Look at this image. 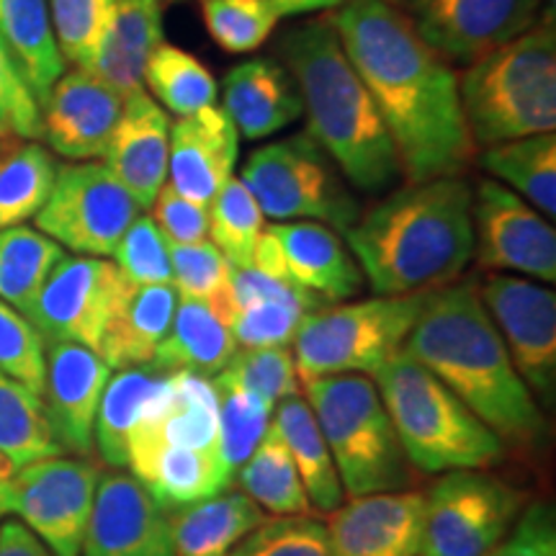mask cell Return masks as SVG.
Instances as JSON below:
<instances>
[{
  "label": "cell",
  "instance_id": "obj_4",
  "mask_svg": "<svg viewBox=\"0 0 556 556\" xmlns=\"http://www.w3.org/2000/svg\"><path fill=\"white\" fill-rule=\"evenodd\" d=\"M281 54L302 101V114H307V135L356 189L366 193L392 189L402 178L397 150L332 21H309L291 29L283 37Z\"/></svg>",
  "mask_w": 556,
  "mask_h": 556
},
{
  "label": "cell",
  "instance_id": "obj_31",
  "mask_svg": "<svg viewBox=\"0 0 556 556\" xmlns=\"http://www.w3.org/2000/svg\"><path fill=\"white\" fill-rule=\"evenodd\" d=\"M270 422L287 443L296 475L309 497L312 513L330 516L332 510H338L345 503V490L343 482H340L336 462H332L328 441H325L307 400L302 394L281 400L274 407Z\"/></svg>",
  "mask_w": 556,
  "mask_h": 556
},
{
  "label": "cell",
  "instance_id": "obj_23",
  "mask_svg": "<svg viewBox=\"0 0 556 556\" xmlns=\"http://www.w3.org/2000/svg\"><path fill=\"white\" fill-rule=\"evenodd\" d=\"M240 155V135L225 109L206 106L197 114L170 122L168 186L180 197L212 204L222 186L235 176Z\"/></svg>",
  "mask_w": 556,
  "mask_h": 556
},
{
  "label": "cell",
  "instance_id": "obj_10",
  "mask_svg": "<svg viewBox=\"0 0 556 556\" xmlns=\"http://www.w3.org/2000/svg\"><path fill=\"white\" fill-rule=\"evenodd\" d=\"M523 510V492L484 469L446 471L426 495L420 556H486Z\"/></svg>",
  "mask_w": 556,
  "mask_h": 556
},
{
  "label": "cell",
  "instance_id": "obj_41",
  "mask_svg": "<svg viewBox=\"0 0 556 556\" xmlns=\"http://www.w3.org/2000/svg\"><path fill=\"white\" fill-rule=\"evenodd\" d=\"M199 5L208 37L229 54L255 52L278 24L268 0H199Z\"/></svg>",
  "mask_w": 556,
  "mask_h": 556
},
{
  "label": "cell",
  "instance_id": "obj_15",
  "mask_svg": "<svg viewBox=\"0 0 556 556\" xmlns=\"http://www.w3.org/2000/svg\"><path fill=\"white\" fill-rule=\"evenodd\" d=\"M479 287L518 377L539 405L556 400V294L526 276L492 274Z\"/></svg>",
  "mask_w": 556,
  "mask_h": 556
},
{
  "label": "cell",
  "instance_id": "obj_45",
  "mask_svg": "<svg viewBox=\"0 0 556 556\" xmlns=\"http://www.w3.org/2000/svg\"><path fill=\"white\" fill-rule=\"evenodd\" d=\"M307 312L315 309L302 302L268 299V302H253L235 309L227 328L238 348H289Z\"/></svg>",
  "mask_w": 556,
  "mask_h": 556
},
{
  "label": "cell",
  "instance_id": "obj_2",
  "mask_svg": "<svg viewBox=\"0 0 556 556\" xmlns=\"http://www.w3.org/2000/svg\"><path fill=\"white\" fill-rule=\"evenodd\" d=\"M405 351L446 384L500 441L531 446L544 435V409L518 377L477 281L430 291L405 340Z\"/></svg>",
  "mask_w": 556,
  "mask_h": 556
},
{
  "label": "cell",
  "instance_id": "obj_8",
  "mask_svg": "<svg viewBox=\"0 0 556 556\" xmlns=\"http://www.w3.org/2000/svg\"><path fill=\"white\" fill-rule=\"evenodd\" d=\"M426 296H371L307 312L291 343L299 381L336 374H374L405 348Z\"/></svg>",
  "mask_w": 556,
  "mask_h": 556
},
{
  "label": "cell",
  "instance_id": "obj_35",
  "mask_svg": "<svg viewBox=\"0 0 556 556\" xmlns=\"http://www.w3.org/2000/svg\"><path fill=\"white\" fill-rule=\"evenodd\" d=\"M142 88L173 116L197 114L217 101V80L212 70L197 60V54L168 41H163L148 60Z\"/></svg>",
  "mask_w": 556,
  "mask_h": 556
},
{
  "label": "cell",
  "instance_id": "obj_24",
  "mask_svg": "<svg viewBox=\"0 0 556 556\" xmlns=\"http://www.w3.org/2000/svg\"><path fill=\"white\" fill-rule=\"evenodd\" d=\"M222 109L245 139H266L302 116L294 80L274 60H248L229 70Z\"/></svg>",
  "mask_w": 556,
  "mask_h": 556
},
{
  "label": "cell",
  "instance_id": "obj_25",
  "mask_svg": "<svg viewBox=\"0 0 556 556\" xmlns=\"http://www.w3.org/2000/svg\"><path fill=\"white\" fill-rule=\"evenodd\" d=\"M163 41V0H119L86 73L129 96L142 88L148 60Z\"/></svg>",
  "mask_w": 556,
  "mask_h": 556
},
{
  "label": "cell",
  "instance_id": "obj_3",
  "mask_svg": "<svg viewBox=\"0 0 556 556\" xmlns=\"http://www.w3.org/2000/svg\"><path fill=\"white\" fill-rule=\"evenodd\" d=\"M343 235L374 294H430L456 283L475 258L471 186L462 176L407 184Z\"/></svg>",
  "mask_w": 556,
  "mask_h": 556
},
{
  "label": "cell",
  "instance_id": "obj_34",
  "mask_svg": "<svg viewBox=\"0 0 556 556\" xmlns=\"http://www.w3.org/2000/svg\"><path fill=\"white\" fill-rule=\"evenodd\" d=\"M235 479L240 482V492H245L263 513H270V516H309L312 513L302 479L274 422Z\"/></svg>",
  "mask_w": 556,
  "mask_h": 556
},
{
  "label": "cell",
  "instance_id": "obj_22",
  "mask_svg": "<svg viewBox=\"0 0 556 556\" xmlns=\"http://www.w3.org/2000/svg\"><path fill=\"white\" fill-rule=\"evenodd\" d=\"M266 229L276 240L281 278L291 287L323 304L361 294L364 274L336 229L323 222H276Z\"/></svg>",
  "mask_w": 556,
  "mask_h": 556
},
{
  "label": "cell",
  "instance_id": "obj_32",
  "mask_svg": "<svg viewBox=\"0 0 556 556\" xmlns=\"http://www.w3.org/2000/svg\"><path fill=\"white\" fill-rule=\"evenodd\" d=\"M479 163L492 178L516 191L520 199L544 214L548 222L556 217V135L520 137L510 142L484 148Z\"/></svg>",
  "mask_w": 556,
  "mask_h": 556
},
{
  "label": "cell",
  "instance_id": "obj_16",
  "mask_svg": "<svg viewBox=\"0 0 556 556\" xmlns=\"http://www.w3.org/2000/svg\"><path fill=\"white\" fill-rule=\"evenodd\" d=\"M471 225L479 268L556 281L554 225L500 180L482 178L471 191Z\"/></svg>",
  "mask_w": 556,
  "mask_h": 556
},
{
  "label": "cell",
  "instance_id": "obj_13",
  "mask_svg": "<svg viewBox=\"0 0 556 556\" xmlns=\"http://www.w3.org/2000/svg\"><path fill=\"white\" fill-rule=\"evenodd\" d=\"M124 289L127 281L111 261L65 255L24 315L45 343H78L99 353L103 330Z\"/></svg>",
  "mask_w": 556,
  "mask_h": 556
},
{
  "label": "cell",
  "instance_id": "obj_42",
  "mask_svg": "<svg viewBox=\"0 0 556 556\" xmlns=\"http://www.w3.org/2000/svg\"><path fill=\"white\" fill-rule=\"evenodd\" d=\"M62 60L88 70L119 0H47Z\"/></svg>",
  "mask_w": 556,
  "mask_h": 556
},
{
  "label": "cell",
  "instance_id": "obj_1",
  "mask_svg": "<svg viewBox=\"0 0 556 556\" xmlns=\"http://www.w3.org/2000/svg\"><path fill=\"white\" fill-rule=\"evenodd\" d=\"M377 103L407 184L462 176L475 160L458 75L389 0H348L330 16Z\"/></svg>",
  "mask_w": 556,
  "mask_h": 556
},
{
  "label": "cell",
  "instance_id": "obj_21",
  "mask_svg": "<svg viewBox=\"0 0 556 556\" xmlns=\"http://www.w3.org/2000/svg\"><path fill=\"white\" fill-rule=\"evenodd\" d=\"M168 152L170 114L144 88L131 90L101 157L139 208H150L168 184Z\"/></svg>",
  "mask_w": 556,
  "mask_h": 556
},
{
  "label": "cell",
  "instance_id": "obj_47",
  "mask_svg": "<svg viewBox=\"0 0 556 556\" xmlns=\"http://www.w3.org/2000/svg\"><path fill=\"white\" fill-rule=\"evenodd\" d=\"M168 258L170 283L178 291V296L212 299L227 283L229 261L208 238L191 242V245L168 242Z\"/></svg>",
  "mask_w": 556,
  "mask_h": 556
},
{
  "label": "cell",
  "instance_id": "obj_39",
  "mask_svg": "<svg viewBox=\"0 0 556 556\" xmlns=\"http://www.w3.org/2000/svg\"><path fill=\"white\" fill-rule=\"evenodd\" d=\"M212 384L217 389H242L258 394L270 405L302 394L294 356L289 348H240L219 374H214Z\"/></svg>",
  "mask_w": 556,
  "mask_h": 556
},
{
  "label": "cell",
  "instance_id": "obj_28",
  "mask_svg": "<svg viewBox=\"0 0 556 556\" xmlns=\"http://www.w3.org/2000/svg\"><path fill=\"white\" fill-rule=\"evenodd\" d=\"M232 332L208 299L178 296L170 330L150 366L165 374H197L212 379L235 356Z\"/></svg>",
  "mask_w": 556,
  "mask_h": 556
},
{
  "label": "cell",
  "instance_id": "obj_12",
  "mask_svg": "<svg viewBox=\"0 0 556 556\" xmlns=\"http://www.w3.org/2000/svg\"><path fill=\"white\" fill-rule=\"evenodd\" d=\"M139 212L142 208L106 165L83 160L58 165L50 199L34 222L41 235L75 255L109 258Z\"/></svg>",
  "mask_w": 556,
  "mask_h": 556
},
{
  "label": "cell",
  "instance_id": "obj_54",
  "mask_svg": "<svg viewBox=\"0 0 556 556\" xmlns=\"http://www.w3.org/2000/svg\"><path fill=\"white\" fill-rule=\"evenodd\" d=\"M163 3H180V0H163Z\"/></svg>",
  "mask_w": 556,
  "mask_h": 556
},
{
  "label": "cell",
  "instance_id": "obj_55",
  "mask_svg": "<svg viewBox=\"0 0 556 556\" xmlns=\"http://www.w3.org/2000/svg\"><path fill=\"white\" fill-rule=\"evenodd\" d=\"M389 3H392V5H397V3H400V0H389Z\"/></svg>",
  "mask_w": 556,
  "mask_h": 556
},
{
  "label": "cell",
  "instance_id": "obj_19",
  "mask_svg": "<svg viewBox=\"0 0 556 556\" xmlns=\"http://www.w3.org/2000/svg\"><path fill=\"white\" fill-rule=\"evenodd\" d=\"M422 526L426 495L394 490L351 497L325 528L336 556H420Z\"/></svg>",
  "mask_w": 556,
  "mask_h": 556
},
{
  "label": "cell",
  "instance_id": "obj_48",
  "mask_svg": "<svg viewBox=\"0 0 556 556\" xmlns=\"http://www.w3.org/2000/svg\"><path fill=\"white\" fill-rule=\"evenodd\" d=\"M39 142L41 109L0 41V142Z\"/></svg>",
  "mask_w": 556,
  "mask_h": 556
},
{
  "label": "cell",
  "instance_id": "obj_26",
  "mask_svg": "<svg viewBox=\"0 0 556 556\" xmlns=\"http://www.w3.org/2000/svg\"><path fill=\"white\" fill-rule=\"evenodd\" d=\"M176 304L178 291L173 283H127L99 345V356L106 361L111 371L152 364L160 343L168 336Z\"/></svg>",
  "mask_w": 556,
  "mask_h": 556
},
{
  "label": "cell",
  "instance_id": "obj_36",
  "mask_svg": "<svg viewBox=\"0 0 556 556\" xmlns=\"http://www.w3.org/2000/svg\"><path fill=\"white\" fill-rule=\"evenodd\" d=\"M62 258L65 248L39 229L24 225L0 229V299L26 312Z\"/></svg>",
  "mask_w": 556,
  "mask_h": 556
},
{
  "label": "cell",
  "instance_id": "obj_18",
  "mask_svg": "<svg viewBox=\"0 0 556 556\" xmlns=\"http://www.w3.org/2000/svg\"><path fill=\"white\" fill-rule=\"evenodd\" d=\"M109 379V364L90 348L47 343L41 405L62 454L83 458L93 451L96 413Z\"/></svg>",
  "mask_w": 556,
  "mask_h": 556
},
{
  "label": "cell",
  "instance_id": "obj_49",
  "mask_svg": "<svg viewBox=\"0 0 556 556\" xmlns=\"http://www.w3.org/2000/svg\"><path fill=\"white\" fill-rule=\"evenodd\" d=\"M152 219L163 238L176 245H191L208 238V212L197 201L180 197L173 186L165 184L152 201Z\"/></svg>",
  "mask_w": 556,
  "mask_h": 556
},
{
  "label": "cell",
  "instance_id": "obj_17",
  "mask_svg": "<svg viewBox=\"0 0 556 556\" xmlns=\"http://www.w3.org/2000/svg\"><path fill=\"white\" fill-rule=\"evenodd\" d=\"M80 556H176L168 513L135 477L111 469L96 486Z\"/></svg>",
  "mask_w": 556,
  "mask_h": 556
},
{
  "label": "cell",
  "instance_id": "obj_6",
  "mask_svg": "<svg viewBox=\"0 0 556 556\" xmlns=\"http://www.w3.org/2000/svg\"><path fill=\"white\" fill-rule=\"evenodd\" d=\"M475 148L556 129V26L546 21L469 65L458 78Z\"/></svg>",
  "mask_w": 556,
  "mask_h": 556
},
{
  "label": "cell",
  "instance_id": "obj_7",
  "mask_svg": "<svg viewBox=\"0 0 556 556\" xmlns=\"http://www.w3.org/2000/svg\"><path fill=\"white\" fill-rule=\"evenodd\" d=\"M302 389L328 441L345 497L407 490L413 467L374 379L336 374L302 381Z\"/></svg>",
  "mask_w": 556,
  "mask_h": 556
},
{
  "label": "cell",
  "instance_id": "obj_51",
  "mask_svg": "<svg viewBox=\"0 0 556 556\" xmlns=\"http://www.w3.org/2000/svg\"><path fill=\"white\" fill-rule=\"evenodd\" d=\"M0 556H54L37 533L21 520L11 518L0 523Z\"/></svg>",
  "mask_w": 556,
  "mask_h": 556
},
{
  "label": "cell",
  "instance_id": "obj_44",
  "mask_svg": "<svg viewBox=\"0 0 556 556\" xmlns=\"http://www.w3.org/2000/svg\"><path fill=\"white\" fill-rule=\"evenodd\" d=\"M47 343L37 328L11 304L0 299V371L41 397L45 389Z\"/></svg>",
  "mask_w": 556,
  "mask_h": 556
},
{
  "label": "cell",
  "instance_id": "obj_46",
  "mask_svg": "<svg viewBox=\"0 0 556 556\" xmlns=\"http://www.w3.org/2000/svg\"><path fill=\"white\" fill-rule=\"evenodd\" d=\"M114 266L131 287L170 283L168 240L163 238L150 214H139L131 222L119 245L114 250Z\"/></svg>",
  "mask_w": 556,
  "mask_h": 556
},
{
  "label": "cell",
  "instance_id": "obj_30",
  "mask_svg": "<svg viewBox=\"0 0 556 556\" xmlns=\"http://www.w3.org/2000/svg\"><path fill=\"white\" fill-rule=\"evenodd\" d=\"M0 41L16 62L41 109L67 67L54 39L50 3L47 0H0Z\"/></svg>",
  "mask_w": 556,
  "mask_h": 556
},
{
  "label": "cell",
  "instance_id": "obj_27",
  "mask_svg": "<svg viewBox=\"0 0 556 556\" xmlns=\"http://www.w3.org/2000/svg\"><path fill=\"white\" fill-rule=\"evenodd\" d=\"M170 374L155 366H129L111 374L96 413L93 446L111 469H127V443L144 415L163 400Z\"/></svg>",
  "mask_w": 556,
  "mask_h": 556
},
{
  "label": "cell",
  "instance_id": "obj_11",
  "mask_svg": "<svg viewBox=\"0 0 556 556\" xmlns=\"http://www.w3.org/2000/svg\"><path fill=\"white\" fill-rule=\"evenodd\" d=\"M101 471L86 458L24 464L0 486V516H16L54 556H80Z\"/></svg>",
  "mask_w": 556,
  "mask_h": 556
},
{
  "label": "cell",
  "instance_id": "obj_43",
  "mask_svg": "<svg viewBox=\"0 0 556 556\" xmlns=\"http://www.w3.org/2000/svg\"><path fill=\"white\" fill-rule=\"evenodd\" d=\"M227 556H336L328 528L309 516L263 520Z\"/></svg>",
  "mask_w": 556,
  "mask_h": 556
},
{
  "label": "cell",
  "instance_id": "obj_40",
  "mask_svg": "<svg viewBox=\"0 0 556 556\" xmlns=\"http://www.w3.org/2000/svg\"><path fill=\"white\" fill-rule=\"evenodd\" d=\"M219 392V433L217 454L225 475L235 482V475L248 462L255 446L263 441L274 417V405L258 394L242 389H217Z\"/></svg>",
  "mask_w": 556,
  "mask_h": 556
},
{
  "label": "cell",
  "instance_id": "obj_5",
  "mask_svg": "<svg viewBox=\"0 0 556 556\" xmlns=\"http://www.w3.org/2000/svg\"><path fill=\"white\" fill-rule=\"evenodd\" d=\"M374 384L413 469L446 475L503 462V441L405 348L374 371Z\"/></svg>",
  "mask_w": 556,
  "mask_h": 556
},
{
  "label": "cell",
  "instance_id": "obj_38",
  "mask_svg": "<svg viewBox=\"0 0 556 556\" xmlns=\"http://www.w3.org/2000/svg\"><path fill=\"white\" fill-rule=\"evenodd\" d=\"M206 212L208 240L222 250L229 266H250L255 242L266 229V217H263L258 201L248 191V186L232 176L212 199Z\"/></svg>",
  "mask_w": 556,
  "mask_h": 556
},
{
  "label": "cell",
  "instance_id": "obj_52",
  "mask_svg": "<svg viewBox=\"0 0 556 556\" xmlns=\"http://www.w3.org/2000/svg\"><path fill=\"white\" fill-rule=\"evenodd\" d=\"M270 9L278 13V18L287 16H304V13L340 9L348 0H268Z\"/></svg>",
  "mask_w": 556,
  "mask_h": 556
},
{
  "label": "cell",
  "instance_id": "obj_33",
  "mask_svg": "<svg viewBox=\"0 0 556 556\" xmlns=\"http://www.w3.org/2000/svg\"><path fill=\"white\" fill-rule=\"evenodd\" d=\"M58 160L39 142H0V229L34 219L50 199Z\"/></svg>",
  "mask_w": 556,
  "mask_h": 556
},
{
  "label": "cell",
  "instance_id": "obj_37",
  "mask_svg": "<svg viewBox=\"0 0 556 556\" xmlns=\"http://www.w3.org/2000/svg\"><path fill=\"white\" fill-rule=\"evenodd\" d=\"M0 451L16 467L60 456L39 394L0 371Z\"/></svg>",
  "mask_w": 556,
  "mask_h": 556
},
{
  "label": "cell",
  "instance_id": "obj_53",
  "mask_svg": "<svg viewBox=\"0 0 556 556\" xmlns=\"http://www.w3.org/2000/svg\"><path fill=\"white\" fill-rule=\"evenodd\" d=\"M16 469H18L16 464H13L11 458L5 456L3 451H0V486H3L5 482H9V479H11L13 475H16Z\"/></svg>",
  "mask_w": 556,
  "mask_h": 556
},
{
  "label": "cell",
  "instance_id": "obj_20",
  "mask_svg": "<svg viewBox=\"0 0 556 556\" xmlns=\"http://www.w3.org/2000/svg\"><path fill=\"white\" fill-rule=\"evenodd\" d=\"M124 96L86 70H65L41 106V139L60 157L96 160L119 122Z\"/></svg>",
  "mask_w": 556,
  "mask_h": 556
},
{
  "label": "cell",
  "instance_id": "obj_9",
  "mask_svg": "<svg viewBox=\"0 0 556 556\" xmlns=\"http://www.w3.org/2000/svg\"><path fill=\"white\" fill-rule=\"evenodd\" d=\"M240 180L258 201L263 217L276 222H323L345 232L361 217L338 165L307 131L250 152Z\"/></svg>",
  "mask_w": 556,
  "mask_h": 556
},
{
  "label": "cell",
  "instance_id": "obj_29",
  "mask_svg": "<svg viewBox=\"0 0 556 556\" xmlns=\"http://www.w3.org/2000/svg\"><path fill=\"white\" fill-rule=\"evenodd\" d=\"M263 520L261 507L238 490L168 513L176 556H227Z\"/></svg>",
  "mask_w": 556,
  "mask_h": 556
},
{
  "label": "cell",
  "instance_id": "obj_50",
  "mask_svg": "<svg viewBox=\"0 0 556 556\" xmlns=\"http://www.w3.org/2000/svg\"><path fill=\"white\" fill-rule=\"evenodd\" d=\"M486 556H556V518L548 503L526 507Z\"/></svg>",
  "mask_w": 556,
  "mask_h": 556
},
{
  "label": "cell",
  "instance_id": "obj_14",
  "mask_svg": "<svg viewBox=\"0 0 556 556\" xmlns=\"http://www.w3.org/2000/svg\"><path fill=\"white\" fill-rule=\"evenodd\" d=\"M397 9L446 65L469 67L533 29L544 0H400Z\"/></svg>",
  "mask_w": 556,
  "mask_h": 556
}]
</instances>
